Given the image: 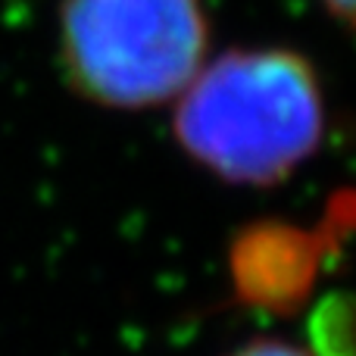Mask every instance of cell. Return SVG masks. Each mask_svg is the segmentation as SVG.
Masks as SVG:
<instances>
[{"label":"cell","instance_id":"6da1fadb","mask_svg":"<svg viewBox=\"0 0 356 356\" xmlns=\"http://www.w3.org/2000/svg\"><path fill=\"white\" fill-rule=\"evenodd\" d=\"M325 122L319 72L288 47L213 56L172 100L181 154L234 188L288 181L322 147Z\"/></svg>","mask_w":356,"mask_h":356},{"label":"cell","instance_id":"7a4b0ae2","mask_svg":"<svg viewBox=\"0 0 356 356\" xmlns=\"http://www.w3.org/2000/svg\"><path fill=\"white\" fill-rule=\"evenodd\" d=\"M203 0H63L60 69L81 100L138 113L172 104L209 60Z\"/></svg>","mask_w":356,"mask_h":356},{"label":"cell","instance_id":"3957f363","mask_svg":"<svg viewBox=\"0 0 356 356\" xmlns=\"http://www.w3.org/2000/svg\"><path fill=\"white\" fill-rule=\"evenodd\" d=\"M228 356H313L307 347H297L288 344V341H275V338H257V341H247L244 347L232 350Z\"/></svg>","mask_w":356,"mask_h":356},{"label":"cell","instance_id":"277c9868","mask_svg":"<svg viewBox=\"0 0 356 356\" xmlns=\"http://www.w3.org/2000/svg\"><path fill=\"white\" fill-rule=\"evenodd\" d=\"M322 6H325V13L332 19H338L344 29H350L353 25V0H319Z\"/></svg>","mask_w":356,"mask_h":356}]
</instances>
